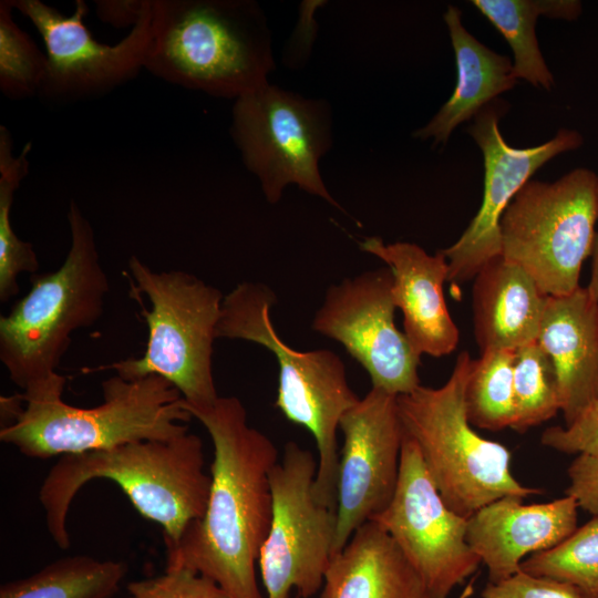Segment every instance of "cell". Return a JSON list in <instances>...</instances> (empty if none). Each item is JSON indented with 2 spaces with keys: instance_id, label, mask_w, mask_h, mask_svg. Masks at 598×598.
Here are the masks:
<instances>
[{
  "instance_id": "22",
  "label": "cell",
  "mask_w": 598,
  "mask_h": 598,
  "mask_svg": "<svg viewBox=\"0 0 598 598\" xmlns=\"http://www.w3.org/2000/svg\"><path fill=\"white\" fill-rule=\"evenodd\" d=\"M323 591L328 598H433L392 537L373 520L333 556Z\"/></svg>"
},
{
  "instance_id": "6",
  "label": "cell",
  "mask_w": 598,
  "mask_h": 598,
  "mask_svg": "<svg viewBox=\"0 0 598 598\" xmlns=\"http://www.w3.org/2000/svg\"><path fill=\"white\" fill-rule=\"evenodd\" d=\"M71 246L62 265L30 276L29 291L0 317V361L23 391L58 373L71 334L103 315L109 279L93 227L71 200Z\"/></svg>"
},
{
  "instance_id": "4",
  "label": "cell",
  "mask_w": 598,
  "mask_h": 598,
  "mask_svg": "<svg viewBox=\"0 0 598 598\" xmlns=\"http://www.w3.org/2000/svg\"><path fill=\"white\" fill-rule=\"evenodd\" d=\"M275 66L255 0H153L144 69L155 76L236 100L268 83Z\"/></svg>"
},
{
  "instance_id": "27",
  "label": "cell",
  "mask_w": 598,
  "mask_h": 598,
  "mask_svg": "<svg viewBox=\"0 0 598 598\" xmlns=\"http://www.w3.org/2000/svg\"><path fill=\"white\" fill-rule=\"evenodd\" d=\"M514 420L511 429L525 433L553 419L561 408L554 364L537 341L515 350Z\"/></svg>"
},
{
  "instance_id": "23",
  "label": "cell",
  "mask_w": 598,
  "mask_h": 598,
  "mask_svg": "<svg viewBox=\"0 0 598 598\" xmlns=\"http://www.w3.org/2000/svg\"><path fill=\"white\" fill-rule=\"evenodd\" d=\"M508 42L516 79L550 91L554 76L539 49L536 22L540 16L567 21L582 12L578 0H472Z\"/></svg>"
},
{
  "instance_id": "31",
  "label": "cell",
  "mask_w": 598,
  "mask_h": 598,
  "mask_svg": "<svg viewBox=\"0 0 598 598\" xmlns=\"http://www.w3.org/2000/svg\"><path fill=\"white\" fill-rule=\"evenodd\" d=\"M540 443L566 454L598 456V398L571 424L547 427Z\"/></svg>"
},
{
  "instance_id": "18",
  "label": "cell",
  "mask_w": 598,
  "mask_h": 598,
  "mask_svg": "<svg viewBox=\"0 0 598 598\" xmlns=\"http://www.w3.org/2000/svg\"><path fill=\"white\" fill-rule=\"evenodd\" d=\"M359 246L391 270L393 301L402 311L404 334L413 350L420 357L452 353L460 331L445 302L443 286L448 279V265L442 250L430 255L416 244H385L377 236Z\"/></svg>"
},
{
  "instance_id": "3",
  "label": "cell",
  "mask_w": 598,
  "mask_h": 598,
  "mask_svg": "<svg viewBox=\"0 0 598 598\" xmlns=\"http://www.w3.org/2000/svg\"><path fill=\"white\" fill-rule=\"evenodd\" d=\"M65 383L55 373L20 393L23 408L1 426L0 441L44 460L188 432L193 416L181 392L163 377L126 380L115 374L102 382L103 402L92 408L64 402Z\"/></svg>"
},
{
  "instance_id": "11",
  "label": "cell",
  "mask_w": 598,
  "mask_h": 598,
  "mask_svg": "<svg viewBox=\"0 0 598 598\" xmlns=\"http://www.w3.org/2000/svg\"><path fill=\"white\" fill-rule=\"evenodd\" d=\"M317 460L296 442L270 472L272 512L258 567L266 598L315 596L333 558L337 511L315 494Z\"/></svg>"
},
{
  "instance_id": "14",
  "label": "cell",
  "mask_w": 598,
  "mask_h": 598,
  "mask_svg": "<svg viewBox=\"0 0 598 598\" xmlns=\"http://www.w3.org/2000/svg\"><path fill=\"white\" fill-rule=\"evenodd\" d=\"M392 283L391 270L382 267L330 286L311 327L341 343L372 388L398 396L421 385V357L395 326Z\"/></svg>"
},
{
  "instance_id": "10",
  "label": "cell",
  "mask_w": 598,
  "mask_h": 598,
  "mask_svg": "<svg viewBox=\"0 0 598 598\" xmlns=\"http://www.w3.org/2000/svg\"><path fill=\"white\" fill-rule=\"evenodd\" d=\"M230 131L245 166L258 177L270 204L295 184L341 209L319 171L333 140L332 111L326 100L268 82L235 100Z\"/></svg>"
},
{
  "instance_id": "24",
  "label": "cell",
  "mask_w": 598,
  "mask_h": 598,
  "mask_svg": "<svg viewBox=\"0 0 598 598\" xmlns=\"http://www.w3.org/2000/svg\"><path fill=\"white\" fill-rule=\"evenodd\" d=\"M126 571L122 561L66 556L30 576L2 584L0 598H114Z\"/></svg>"
},
{
  "instance_id": "1",
  "label": "cell",
  "mask_w": 598,
  "mask_h": 598,
  "mask_svg": "<svg viewBox=\"0 0 598 598\" xmlns=\"http://www.w3.org/2000/svg\"><path fill=\"white\" fill-rule=\"evenodd\" d=\"M184 408L207 430L213 445L210 492L204 516L166 546L165 568H188L218 584L230 598H264L256 565L272 512L274 442L248 424L237 396Z\"/></svg>"
},
{
  "instance_id": "34",
  "label": "cell",
  "mask_w": 598,
  "mask_h": 598,
  "mask_svg": "<svg viewBox=\"0 0 598 598\" xmlns=\"http://www.w3.org/2000/svg\"><path fill=\"white\" fill-rule=\"evenodd\" d=\"M569 487L566 494L579 508L598 516V456L578 454L567 470Z\"/></svg>"
},
{
  "instance_id": "13",
  "label": "cell",
  "mask_w": 598,
  "mask_h": 598,
  "mask_svg": "<svg viewBox=\"0 0 598 598\" xmlns=\"http://www.w3.org/2000/svg\"><path fill=\"white\" fill-rule=\"evenodd\" d=\"M152 2L130 33L115 44L95 40L85 25L89 7L75 1L64 16L40 0H12L42 37L48 59L39 97L49 102L80 100L112 90L144 69L152 34Z\"/></svg>"
},
{
  "instance_id": "15",
  "label": "cell",
  "mask_w": 598,
  "mask_h": 598,
  "mask_svg": "<svg viewBox=\"0 0 598 598\" xmlns=\"http://www.w3.org/2000/svg\"><path fill=\"white\" fill-rule=\"evenodd\" d=\"M497 99L486 105L468 126L484 159V189L478 212L458 239L442 250L448 265L447 281L472 280L493 259L502 256L501 219L508 205L537 169L559 154L580 147L582 135L560 128L549 141L532 147H514L503 137L499 121L507 111Z\"/></svg>"
},
{
  "instance_id": "37",
  "label": "cell",
  "mask_w": 598,
  "mask_h": 598,
  "mask_svg": "<svg viewBox=\"0 0 598 598\" xmlns=\"http://www.w3.org/2000/svg\"><path fill=\"white\" fill-rule=\"evenodd\" d=\"M474 578L464 587L458 598H471L474 594Z\"/></svg>"
},
{
  "instance_id": "26",
  "label": "cell",
  "mask_w": 598,
  "mask_h": 598,
  "mask_svg": "<svg viewBox=\"0 0 598 598\" xmlns=\"http://www.w3.org/2000/svg\"><path fill=\"white\" fill-rule=\"evenodd\" d=\"M514 361L512 350L484 352L473 360L464 393L472 425L495 432L512 426Z\"/></svg>"
},
{
  "instance_id": "36",
  "label": "cell",
  "mask_w": 598,
  "mask_h": 598,
  "mask_svg": "<svg viewBox=\"0 0 598 598\" xmlns=\"http://www.w3.org/2000/svg\"><path fill=\"white\" fill-rule=\"evenodd\" d=\"M597 215H598V174H597ZM592 264L590 280L587 289L590 296L598 302V231L596 234L594 250H592Z\"/></svg>"
},
{
  "instance_id": "33",
  "label": "cell",
  "mask_w": 598,
  "mask_h": 598,
  "mask_svg": "<svg viewBox=\"0 0 598 598\" xmlns=\"http://www.w3.org/2000/svg\"><path fill=\"white\" fill-rule=\"evenodd\" d=\"M326 3L323 0L300 2L297 23L282 51V62L288 69L298 70L307 64L318 35L316 12Z\"/></svg>"
},
{
  "instance_id": "17",
  "label": "cell",
  "mask_w": 598,
  "mask_h": 598,
  "mask_svg": "<svg viewBox=\"0 0 598 598\" xmlns=\"http://www.w3.org/2000/svg\"><path fill=\"white\" fill-rule=\"evenodd\" d=\"M523 499L501 497L467 518L466 540L486 565L488 582L516 574L527 557L553 548L577 528L579 506L571 496L530 505Z\"/></svg>"
},
{
  "instance_id": "19",
  "label": "cell",
  "mask_w": 598,
  "mask_h": 598,
  "mask_svg": "<svg viewBox=\"0 0 598 598\" xmlns=\"http://www.w3.org/2000/svg\"><path fill=\"white\" fill-rule=\"evenodd\" d=\"M537 342L554 364L567 426L598 398V302L587 287L548 297Z\"/></svg>"
},
{
  "instance_id": "25",
  "label": "cell",
  "mask_w": 598,
  "mask_h": 598,
  "mask_svg": "<svg viewBox=\"0 0 598 598\" xmlns=\"http://www.w3.org/2000/svg\"><path fill=\"white\" fill-rule=\"evenodd\" d=\"M28 142L18 154L12 153V138L6 126L0 127V301L19 293L18 276L38 272L40 264L31 243L18 237L11 225L14 193L29 172Z\"/></svg>"
},
{
  "instance_id": "16",
  "label": "cell",
  "mask_w": 598,
  "mask_h": 598,
  "mask_svg": "<svg viewBox=\"0 0 598 598\" xmlns=\"http://www.w3.org/2000/svg\"><path fill=\"white\" fill-rule=\"evenodd\" d=\"M333 556L363 524L390 504L396 489L404 430L396 395L371 390L341 417Z\"/></svg>"
},
{
  "instance_id": "8",
  "label": "cell",
  "mask_w": 598,
  "mask_h": 598,
  "mask_svg": "<svg viewBox=\"0 0 598 598\" xmlns=\"http://www.w3.org/2000/svg\"><path fill=\"white\" fill-rule=\"evenodd\" d=\"M134 297L145 295L147 310L140 301L148 337L142 357L115 361L112 369L126 380L156 374L168 380L193 406L213 404L217 390L213 377V343L224 296L183 270L154 271L138 257L127 262Z\"/></svg>"
},
{
  "instance_id": "7",
  "label": "cell",
  "mask_w": 598,
  "mask_h": 598,
  "mask_svg": "<svg viewBox=\"0 0 598 598\" xmlns=\"http://www.w3.org/2000/svg\"><path fill=\"white\" fill-rule=\"evenodd\" d=\"M473 360L462 351L442 386L420 385L396 396L404 434L415 442L445 504L466 518L501 497L542 493L514 477L505 445L473 430L464 400Z\"/></svg>"
},
{
  "instance_id": "5",
  "label": "cell",
  "mask_w": 598,
  "mask_h": 598,
  "mask_svg": "<svg viewBox=\"0 0 598 598\" xmlns=\"http://www.w3.org/2000/svg\"><path fill=\"white\" fill-rule=\"evenodd\" d=\"M277 303L272 289L243 281L223 300L217 338L246 340L267 348L279 367L275 406L283 416L306 427L318 451L315 494L337 509L339 452L337 432L342 415L359 398L350 388L346 367L328 349L298 351L281 340L271 321Z\"/></svg>"
},
{
  "instance_id": "9",
  "label": "cell",
  "mask_w": 598,
  "mask_h": 598,
  "mask_svg": "<svg viewBox=\"0 0 598 598\" xmlns=\"http://www.w3.org/2000/svg\"><path fill=\"white\" fill-rule=\"evenodd\" d=\"M597 174L579 167L554 182H527L501 219L502 257L548 296L579 288L596 239Z\"/></svg>"
},
{
  "instance_id": "38",
  "label": "cell",
  "mask_w": 598,
  "mask_h": 598,
  "mask_svg": "<svg viewBox=\"0 0 598 598\" xmlns=\"http://www.w3.org/2000/svg\"><path fill=\"white\" fill-rule=\"evenodd\" d=\"M320 598H328L323 590H322V594H321Z\"/></svg>"
},
{
  "instance_id": "2",
  "label": "cell",
  "mask_w": 598,
  "mask_h": 598,
  "mask_svg": "<svg viewBox=\"0 0 598 598\" xmlns=\"http://www.w3.org/2000/svg\"><path fill=\"white\" fill-rule=\"evenodd\" d=\"M97 478L114 482L143 517L161 525L165 545L178 542L204 516L212 484L203 441L189 432L60 456L39 491L47 529L60 549L71 545L66 519L72 501Z\"/></svg>"
},
{
  "instance_id": "28",
  "label": "cell",
  "mask_w": 598,
  "mask_h": 598,
  "mask_svg": "<svg viewBox=\"0 0 598 598\" xmlns=\"http://www.w3.org/2000/svg\"><path fill=\"white\" fill-rule=\"evenodd\" d=\"M520 569L568 582L587 598H598V516L553 548L527 557Z\"/></svg>"
},
{
  "instance_id": "32",
  "label": "cell",
  "mask_w": 598,
  "mask_h": 598,
  "mask_svg": "<svg viewBox=\"0 0 598 598\" xmlns=\"http://www.w3.org/2000/svg\"><path fill=\"white\" fill-rule=\"evenodd\" d=\"M482 598H587L577 587L550 577L518 570L498 582H488Z\"/></svg>"
},
{
  "instance_id": "29",
  "label": "cell",
  "mask_w": 598,
  "mask_h": 598,
  "mask_svg": "<svg viewBox=\"0 0 598 598\" xmlns=\"http://www.w3.org/2000/svg\"><path fill=\"white\" fill-rule=\"evenodd\" d=\"M12 0L0 1V89L12 100L38 95L48 59L12 18Z\"/></svg>"
},
{
  "instance_id": "21",
  "label": "cell",
  "mask_w": 598,
  "mask_h": 598,
  "mask_svg": "<svg viewBox=\"0 0 598 598\" xmlns=\"http://www.w3.org/2000/svg\"><path fill=\"white\" fill-rule=\"evenodd\" d=\"M456 64V83L450 99L413 137L445 144L453 131L473 120L486 105L512 90L517 79L507 55L494 52L471 34L462 22V12L448 6L444 16Z\"/></svg>"
},
{
  "instance_id": "12",
  "label": "cell",
  "mask_w": 598,
  "mask_h": 598,
  "mask_svg": "<svg viewBox=\"0 0 598 598\" xmlns=\"http://www.w3.org/2000/svg\"><path fill=\"white\" fill-rule=\"evenodd\" d=\"M373 522L392 537L433 598H447L482 564L466 540L467 518L445 504L405 434L395 493Z\"/></svg>"
},
{
  "instance_id": "35",
  "label": "cell",
  "mask_w": 598,
  "mask_h": 598,
  "mask_svg": "<svg viewBox=\"0 0 598 598\" xmlns=\"http://www.w3.org/2000/svg\"><path fill=\"white\" fill-rule=\"evenodd\" d=\"M97 17L116 28L134 27L144 13L148 0H96Z\"/></svg>"
},
{
  "instance_id": "20",
  "label": "cell",
  "mask_w": 598,
  "mask_h": 598,
  "mask_svg": "<svg viewBox=\"0 0 598 598\" xmlns=\"http://www.w3.org/2000/svg\"><path fill=\"white\" fill-rule=\"evenodd\" d=\"M546 295L519 266L502 256L474 278L473 319L481 353L512 350L537 341Z\"/></svg>"
},
{
  "instance_id": "30",
  "label": "cell",
  "mask_w": 598,
  "mask_h": 598,
  "mask_svg": "<svg viewBox=\"0 0 598 598\" xmlns=\"http://www.w3.org/2000/svg\"><path fill=\"white\" fill-rule=\"evenodd\" d=\"M125 598H230L210 578L188 568H165L154 577L131 581Z\"/></svg>"
}]
</instances>
